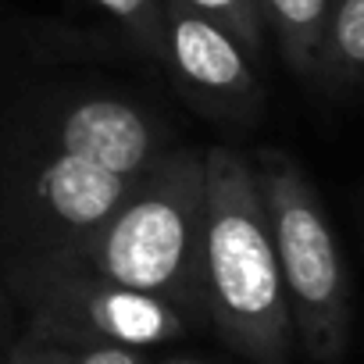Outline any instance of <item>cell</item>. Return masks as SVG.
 Here are the masks:
<instances>
[{
	"label": "cell",
	"mask_w": 364,
	"mask_h": 364,
	"mask_svg": "<svg viewBox=\"0 0 364 364\" xmlns=\"http://www.w3.org/2000/svg\"><path fill=\"white\" fill-rule=\"evenodd\" d=\"M107 15H114L146 50L150 58L164 61L168 58V40H164V8L161 0H93Z\"/></svg>",
	"instance_id": "11"
},
{
	"label": "cell",
	"mask_w": 364,
	"mask_h": 364,
	"mask_svg": "<svg viewBox=\"0 0 364 364\" xmlns=\"http://www.w3.org/2000/svg\"><path fill=\"white\" fill-rule=\"evenodd\" d=\"M72 364H143L139 350L132 346H82V350H72Z\"/></svg>",
	"instance_id": "13"
},
{
	"label": "cell",
	"mask_w": 364,
	"mask_h": 364,
	"mask_svg": "<svg viewBox=\"0 0 364 364\" xmlns=\"http://www.w3.org/2000/svg\"><path fill=\"white\" fill-rule=\"evenodd\" d=\"M61 146L114 175L139 178L150 168L154 132L136 107L100 97L68 111L61 125Z\"/></svg>",
	"instance_id": "6"
},
{
	"label": "cell",
	"mask_w": 364,
	"mask_h": 364,
	"mask_svg": "<svg viewBox=\"0 0 364 364\" xmlns=\"http://www.w3.org/2000/svg\"><path fill=\"white\" fill-rule=\"evenodd\" d=\"M36 190L43 204L72 229H100L107 225L118 208L129 200L132 178L114 175L86 157L61 150L54 161L43 164Z\"/></svg>",
	"instance_id": "7"
},
{
	"label": "cell",
	"mask_w": 364,
	"mask_h": 364,
	"mask_svg": "<svg viewBox=\"0 0 364 364\" xmlns=\"http://www.w3.org/2000/svg\"><path fill=\"white\" fill-rule=\"evenodd\" d=\"M186 8L200 11L211 18L218 29H225L247 58L264 54V15H261V0H182Z\"/></svg>",
	"instance_id": "10"
},
{
	"label": "cell",
	"mask_w": 364,
	"mask_h": 364,
	"mask_svg": "<svg viewBox=\"0 0 364 364\" xmlns=\"http://www.w3.org/2000/svg\"><path fill=\"white\" fill-rule=\"evenodd\" d=\"M254 168L272 225L293 339L311 360L339 364L350 343V275L325 208L293 157L261 150Z\"/></svg>",
	"instance_id": "3"
},
{
	"label": "cell",
	"mask_w": 364,
	"mask_h": 364,
	"mask_svg": "<svg viewBox=\"0 0 364 364\" xmlns=\"http://www.w3.org/2000/svg\"><path fill=\"white\" fill-rule=\"evenodd\" d=\"M328 4L332 0H261L264 26L275 33L286 65L300 79H314Z\"/></svg>",
	"instance_id": "8"
},
{
	"label": "cell",
	"mask_w": 364,
	"mask_h": 364,
	"mask_svg": "<svg viewBox=\"0 0 364 364\" xmlns=\"http://www.w3.org/2000/svg\"><path fill=\"white\" fill-rule=\"evenodd\" d=\"M4 364H72V350L26 332V339L4 357Z\"/></svg>",
	"instance_id": "12"
},
{
	"label": "cell",
	"mask_w": 364,
	"mask_h": 364,
	"mask_svg": "<svg viewBox=\"0 0 364 364\" xmlns=\"http://www.w3.org/2000/svg\"><path fill=\"white\" fill-rule=\"evenodd\" d=\"M164 8V40H168V65L175 75L211 97L215 104L236 111H257L261 90L247 65L243 47L218 29L200 11L186 8L182 0H161Z\"/></svg>",
	"instance_id": "5"
},
{
	"label": "cell",
	"mask_w": 364,
	"mask_h": 364,
	"mask_svg": "<svg viewBox=\"0 0 364 364\" xmlns=\"http://www.w3.org/2000/svg\"><path fill=\"white\" fill-rule=\"evenodd\" d=\"M204 311L250 364H289L293 321L257 168L229 150L204 154Z\"/></svg>",
	"instance_id": "1"
},
{
	"label": "cell",
	"mask_w": 364,
	"mask_h": 364,
	"mask_svg": "<svg viewBox=\"0 0 364 364\" xmlns=\"http://www.w3.org/2000/svg\"><path fill=\"white\" fill-rule=\"evenodd\" d=\"M97 275L168 300L182 314L208 321L204 311V157L175 150L139 175L132 200L72 247Z\"/></svg>",
	"instance_id": "2"
},
{
	"label": "cell",
	"mask_w": 364,
	"mask_h": 364,
	"mask_svg": "<svg viewBox=\"0 0 364 364\" xmlns=\"http://www.w3.org/2000/svg\"><path fill=\"white\" fill-rule=\"evenodd\" d=\"M314 79L328 86H353L364 79V0H332Z\"/></svg>",
	"instance_id": "9"
},
{
	"label": "cell",
	"mask_w": 364,
	"mask_h": 364,
	"mask_svg": "<svg viewBox=\"0 0 364 364\" xmlns=\"http://www.w3.org/2000/svg\"><path fill=\"white\" fill-rule=\"evenodd\" d=\"M8 282L29 314V336L82 350V346H157L190 332V314L175 304L125 289L97 275L72 247L18 257Z\"/></svg>",
	"instance_id": "4"
},
{
	"label": "cell",
	"mask_w": 364,
	"mask_h": 364,
	"mask_svg": "<svg viewBox=\"0 0 364 364\" xmlns=\"http://www.w3.org/2000/svg\"><path fill=\"white\" fill-rule=\"evenodd\" d=\"M171 364H193V360H171Z\"/></svg>",
	"instance_id": "14"
}]
</instances>
